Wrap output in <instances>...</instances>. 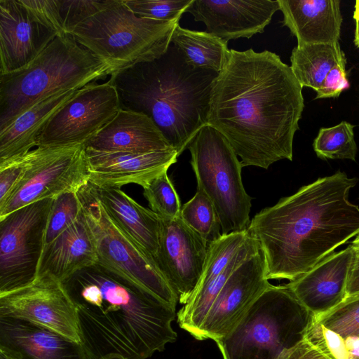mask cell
Instances as JSON below:
<instances>
[{"instance_id":"obj_1","label":"cell","mask_w":359,"mask_h":359,"mask_svg":"<svg viewBox=\"0 0 359 359\" xmlns=\"http://www.w3.org/2000/svg\"><path fill=\"white\" fill-rule=\"evenodd\" d=\"M304 107L302 87L279 55L230 49L212 83L208 125L225 137L243 167L268 169L292 161Z\"/></svg>"},{"instance_id":"obj_2","label":"cell","mask_w":359,"mask_h":359,"mask_svg":"<svg viewBox=\"0 0 359 359\" xmlns=\"http://www.w3.org/2000/svg\"><path fill=\"white\" fill-rule=\"evenodd\" d=\"M358 181L339 170L253 217L248 231L264 252L269 280L297 279L359 234V207L348 200Z\"/></svg>"},{"instance_id":"obj_3","label":"cell","mask_w":359,"mask_h":359,"mask_svg":"<svg viewBox=\"0 0 359 359\" xmlns=\"http://www.w3.org/2000/svg\"><path fill=\"white\" fill-rule=\"evenodd\" d=\"M89 359H147L177 334L176 307L95 264L62 282Z\"/></svg>"},{"instance_id":"obj_4","label":"cell","mask_w":359,"mask_h":359,"mask_svg":"<svg viewBox=\"0 0 359 359\" xmlns=\"http://www.w3.org/2000/svg\"><path fill=\"white\" fill-rule=\"evenodd\" d=\"M218 72L194 67L172 43L155 60L110 76L120 106L148 116L180 156L208 124L212 83Z\"/></svg>"},{"instance_id":"obj_5","label":"cell","mask_w":359,"mask_h":359,"mask_svg":"<svg viewBox=\"0 0 359 359\" xmlns=\"http://www.w3.org/2000/svg\"><path fill=\"white\" fill-rule=\"evenodd\" d=\"M108 76L109 66L70 34L57 36L27 67L0 75V130L39 101Z\"/></svg>"},{"instance_id":"obj_6","label":"cell","mask_w":359,"mask_h":359,"mask_svg":"<svg viewBox=\"0 0 359 359\" xmlns=\"http://www.w3.org/2000/svg\"><path fill=\"white\" fill-rule=\"evenodd\" d=\"M179 20L141 18L123 0H113L109 6L79 25L70 35L107 64L113 76L163 55L171 43Z\"/></svg>"},{"instance_id":"obj_7","label":"cell","mask_w":359,"mask_h":359,"mask_svg":"<svg viewBox=\"0 0 359 359\" xmlns=\"http://www.w3.org/2000/svg\"><path fill=\"white\" fill-rule=\"evenodd\" d=\"M313 317L287 285H271L216 344L223 359H279L304 339Z\"/></svg>"},{"instance_id":"obj_8","label":"cell","mask_w":359,"mask_h":359,"mask_svg":"<svg viewBox=\"0 0 359 359\" xmlns=\"http://www.w3.org/2000/svg\"><path fill=\"white\" fill-rule=\"evenodd\" d=\"M197 188L210 199L218 215L222 235L247 230L251 197L243 184V165L225 137L205 125L188 146Z\"/></svg>"},{"instance_id":"obj_9","label":"cell","mask_w":359,"mask_h":359,"mask_svg":"<svg viewBox=\"0 0 359 359\" xmlns=\"http://www.w3.org/2000/svg\"><path fill=\"white\" fill-rule=\"evenodd\" d=\"M90 229L96 265L130 284L144 288L176 307L179 297L155 261L129 238L107 213L90 182L77 191Z\"/></svg>"},{"instance_id":"obj_10","label":"cell","mask_w":359,"mask_h":359,"mask_svg":"<svg viewBox=\"0 0 359 359\" xmlns=\"http://www.w3.org/2000/svg\"><path fill=\"white\" fill-rule=\"evenodd\" d=\"M53 201H39L0 218V294L36 278Z\"/></svg>"},{"instance_id":"obj_11","label":"cell","mask_w":359,"mask_h":359,"mask_svg":"<svg viewBox=\"0 0 359 359\" xmlns=\"http://www.w3.org/2000/svg\"><path fill=\"white\" fill-rule=\"evenodd\" d=\"M31 165L6 201L0 218L32 203L71 191L89 182L83 144L32 149Z\"/></svg>"},{"instance_id":"obj_12","label":"cell","mask_w":359,"mask_h":359,"mask_svg":"<svg viewBox=\"0 0 359 359\" xmlns=\"http://www.w3.org/2000/svg\"><path fill=\"white\" fill-rule=\"evenodd\" d=\"M120 109L118 94L110 78L102 83H90L53 115L39 137L37 147L83 144Z\"/></svg>"},{"instance_id":"obj_13","label":"cell","mask_w":359,"mask_h":359,"mask_svg":"<svg viewBox=\"0 0 359 359\" xmlns=\"http://www.w3.org/2000/svg\"><path fill=\"white\" fill-rule=\"evenodd\" d=\"M0 316L26 319L81 342L75 306L63 283L48 274L0 294Z\"/></svg>"},{"instance_id":"obj_14","label":"cell","mask_w":359,"mask_h":359,"mask_svg":"<svg viewBox=\"0 0 359 359\" xmlns=\"http://www.w3.org/2000/svg\"><path fill=\"white\" fill-rule=\"evenodd\" d=\"M271 285L260 249L230 275L208 311L196 339H210L216 342L226 337Z\"/></svg>"},{"instance_id":"obj_15","label":"cell","mask_w":359,"mask_h":359,"mask_svg":"<svg viewBox=\"0 0 359 359\" xmlns=\"http://www.w3.org/2000/svg\"><path fill=\"white\" fill-rule=\"evenodd\" d=\"M208 246L203 238L181 217H161L156 263L182 304L187 303L201 278Z\"/></svg>"},{"instance_id":"obj_16","label":"cell","mask_w":359,"mask_h":359,"mask_svg":"<svg viewBox=\"0 0 359 359\" xmlns=\"http://www.w3.org/2000/svg\"><path fill=\"white\" fill-rule=\"evenodd\" d=\"M57 36L20 0H0V75L27 67Z\"/></svg>"},{"instance_id":"obj_17","label":"cell","mask_w":359,"mask_h":359,"mask_svg":"<svg viewBox=\"0 0 359 359\" xmlns=\"http://www.w3.org/2000/svg\"><path fill=\"white\" fill-rule=\"evenodd\" d=\"M179 156L173 149L135 154L100 151L85 147L89 182L98 188H121L134 184L145 188L167 172Z\"/></svg>"},{"instance_id":"obj_18","label":"cell","mask_w":359,"mask_h":359,"mask_svg":"<svg viewBox=\"0 0 359 359\" xmlns=\"http://www.w3.org/2000/svg\"><path fill=\"white\" fill-rule=\"evenodd\" d=\"M278 10V0H193L185 13L203 22L206 32L228 43L263 33Z\"/></svg>"},{"instance_id":"obj_19","label":"cell","mask_w":359,"mask_h":359,"mask_svg":"<svg viewBox=\"0 0 359 359\" xmlns=\"http://www.w3.org/2000/svg\"><path fill=\"white\" fill-rule=\"evenodd\" d=\"M0 352L8 359H89L81 342L11 316H0Z\"/></svg>"},{"instance_id":"obj_20","label":"cell","mask_w":359,"mask_h":359,"mask_svg":"<svg viewBox=\"0 0 359 359\" xmlns=\"http://www.w3.org/2000/svg\"><path fill=\"white\" fill-rule=\"evenodd\" d=\"M355 252L356 248L351 244L286 285L313 316L325 313L346 299L348 277Z\"/></svg>"},{"instance_id":"obj_21","label":"cell","mask_w":359,"mask_h":359,"mask_svg":"<svg viewBox=\"0 0 359 359\" xmlns=\"http://www.w3.org/2000/svg\"><path fill=\"white\" fill-rule=\"evenodd\" d=\"M83 144L86 148L100 151L135 154L172 149L148 116L121 108L108 123Z\"/></svg>"},{"instance_id":"obj_22","label":"cell","mask_w":359,"mask_h":359,"mask_svg":"<svg viewBox=\"0 0 359 359\" xmlns=\"http://www.w3.org/2000/svg\"><path fill=\"white\" fill-rule=\"evenodd\" d=\"M283 25L297 46L339 42L342 16L339 0H278Z\"/></svg>"},{"instance_id":"obj_23","label":"cell","mask_w":359,"mask_h":359,"mask_svg":"<svg viewBox=\"0 0 359 359\" xmlns=\"http://www.w3.org/2000/svg\"><path fill=\"white\" fill-rule=\"evenodd\" d=\"M96 262L93 238L82 211L72 226L44 248L38 276L48 274L64 282Z\"/></svg>"},{"instance_id":"obj_24","label":"cell","mask_w":359,"mask_h":359,"mask_svg":"<svg viewBox=\"0 0 359 359\" xmlns=\"http://www.w3.org/2000/svg\"><path fill=\"white\" fill-rule=\"evenodd\" d=\"M95 187L102 204L116 225L156 262L161 217L119 188Z\"/></svg>"},{"instance_id":"obj_25","label":"cell","mask_w":359,"mask_h":359,"mask_svg":"<svg viewBox=\"0 0 359 359\" xmlns=\"http://www.w3.org/2000/svg\"><path fill=\"white\" fill-rule=\"evenodd\" d=\"M80 89L56 93L33 104L0 130V166L37 147L39 137L53 115Z\"/></svg>"},{"instance_id":"obj_26","label":"cell","mask_w":359,"mask_h":359,"mask_svg":"<svg viewBox=\"0 0 359 359\" xmlns=\"http://www.w3.org/2000/svg\"><path fill=\"white\" fill-rule=\"evenodd\" d=\"M260 249L259 242L250 234L225 271L204 286L194 290L177 313L180 327L196 339L208 311L230 275L248 257Z\"/></svg>"},{"instance_id":"obj_27","label":"cell","mask_w":359,"mask_h":359,"mask_svg":"<svg viewBox=\"0 0 359 359\" xmlns=\"http://www.w3.org/2000/svg\"><path fill=\"white\" fill-rule=\"evenodd\" d=\"M290 62V68L302 87L317 91L334 67L346 65V57L339 42L307 44L293 48Z\"/></svg>"},{"instance_id":"obj_28","label":"cell","mask_w":359,"mask_h":359,"mask_svg":"<svg viewBox=\"0 0 359 359\" xmlns=\"http://www.w3.org/2000/svg\"><path fill=\"white\" fill-rule=\"evenodd\" d=\"M171 43L182 52L189 65L218 73L226 65L230 51L228 43L217 36L179 25L173 32Z\"/></svg>"},{"instance_id":"obj_29","label":"cell","mask_w":359,"mask_h":359,"mask_svg":"<svg viewBox=\"0 0 359 359\" xmlns=\"http://www.w3.org/2000/svg\"><path fill=\"white\" fill-rule=\"evenodd\" d=\"M181 218L208 245L222 236L220 221L215 206L199 188H197L195 195L182 206Z\"/></svg>"},{"instance_id":"obj_30","label":"cell","mask_w":359,"mask_h":359,"mask_svg":"<svg viewBox=\"0 0 359 359\" xmlns=\"http://www.w3.org/2000/svg\"><path fill=\"white\" fill-rule=\"evenodd\" d=\"M354 126L348 122L321 128L313 144L314 151L321 159L355 161L358 151L354 138Z\"/></svg>"},{"instance_id":"obj_31","label":"cell","mask_w":359,"mask_h":359,"mask_svg":"<svg viewBox=\"0 0 359 359\" xmlns=\"http://www.w3.org/2000/svg\"><path fill=\"white\" fill-rule=\"evenodd\" d=\"M82 205L77 191L62 193L53 198L46 231L44 248L80 217Z\"/></svg>"},{"instance_id":"obj_32","label":"cell","mask_w":359,"mask_h":359,"mask_svg":"<svg viewBox=\"0 0 359 359\" xmlns=\"http://www.w3.org/2000/svg\"><path fill=\"white\" fill-rule=\"evenodd\" d=\"M150 210L164 219L181 217L182 205L173 184L164 172L143 189Z\"/></svg>"},{"instance_id":"obj_33","label":"cell","mask_w":359,"mask_h":359,"mask_svg":"<svg viewBox=\"0 0 359 359\" xmlns=\"http://www.w3.org/2000/svg\"><path fill=\"white\" fill-rule=\"evenodd\" d=\"M325 327L343 338L359 337V294L346 297L330 311L313 316Z\"/></svg>"},{"instance_id":"obj_34","label":"cell","mask_w":359,"mask_h":359,"mask_svg":"<svg viewBox=\"0 0 359 359\" xmlns=\"http://www.w3.org/2000/svg\"><path fill=\"white\" fill-rule=\"evenodd\" d=\"M123 1L139 17L160 21H172L181 18L193 0Z\"/></svg>"},{"instance_id":"obj_35","label":"cell","mask_w":359,"mask_h":359,"mask_svg":"<svg viewBox=\"0 0 359 359\" xmlns=\"http://www.w3.org/2000/svg\"><path fill=\"white\" fill-rule=\"evenodd\" d=\"M304 338L329 359H350L345 339L318 322L314 316Z\"/></svg>"},{"instance_id":"obj_36","label":"cell","mask_w":359,"mask_h":359,"mask_svg":"<svg viewBox=\"0 0 359 359\" xmlns=\"http://www.w3.org/2000/svg\"><path fill=\"white\" fill-rule=\"evenodd\" d=\"M113 0H59V10L65 32L70 34L81 23L105 8Z\"/></svg>"},{"instance_id":"obj_37","label":"cell","mask_w":359,"mask_h":359,"mask_svg":"<svg viewBox=\"0 0 359 359\" xmlns=\"http://www.w3.org/2000/svg\"><path fill=\"white\" fill-rule=\"evenodd\" d=\"M32 158V150L27 154L0 166V205L10 196L29 169Z\"/></svg>"},{"instance_id":"obj_38","label":"cell","mask_w":359,"mask_h":359,"mask_svg":"<svg viewBox=\"0 0 359 359\" xmlns=\"http://www.w3.org/2000/svg\"><path fill=\"white\" fill-rule=\"evenodd\" d=\"M20 1L39 20L55 32L57 36L67 34L61 21L59 0Z\"/></svg>"},{"instance_id":"obj_39","label":"cell","mask_w":359,"mask_h":359,"mask_svg":"<svg viewBox=\"0 0 359 359\" xmlns=\"http://www.w3.org/2000/svg\"><path fill=\"white\" fill-rule=\"evenodd\" d=\"M345 67L346 65H338L328 72L316 91L315 99L337 97L343 90L349 87Z\"/></svg>"},{"instance_id":"obj_40","label":"cell","mask_w":359,"mask_h":359,"mask_svg":"<svg viewBox=\"0 0 359 359\" xmlns=\"http://www.w3.org/2000/svg\"><path fill=\"white\" fill-rule=\"evenodd\" d=\"M279 359H329L305 338L292 348L285 351Z\"/></svg>"},{"instance_id":"obj_41","label":"cell","mask_w":359,"mask_h":359,"mask_svg":"<svg viewBox=\"0 0 359 359\" xmlns=\"http://www.w3.org/2000/svg\"><path fill=\"white\" fill-rule=\"evenodd\" d=\"M359 294V250L356 252L351 264L346 286V297Z\"/></svg>"},{"instance_id":"obj_42","label":"cell","mask_w":359,"mask_h":359,"mask_svg":"<svg viewBox=\"0 0 359 359\" xmlns=\"http://www.w3.org/2000/svg\"><path fill=\"white\" fill-rule=\"evenodd\" d=\"M345 342L350 359H359V337H346Z\"/></svg>"},{"instance_id":"obj_43","label":"cell","mask_w":359,"mask_h":359,"mask_svg":"<svg viewBox=\"0 0 359 359\" xmlns=\"http://www.w3.org/2000/svg\"><path fill=\"white\" fill-rule=\"evenodd\" d=\"M354 43H355V45L358 48H359V19L355 20Z\"/></svg>"},{"instance_id":"obj_44","label":"cell","mask_w":359,"mask_h":359,"mask_svg":"<svg viewBox=\"0 0 359 359\" xmlns=\"http://www.w3.org/2000/svg\"><path fill=\"white\" fill-rule=\"evenodd\" d=\"M353 19L355 20L359 19V0H357L355 4V9L353 12Z\"/></svg>"},{"instance_id":"obj_45","label":"cell","mask_w":359,"mask_h":359,"mask_svg":"<svg viewBox=\"0 0 359 359\" xmlns=\"http://www.w3.org/2000/svg\"><path fill=\"white\" fill-rule=\"evenodd\" d=\"M352 245L359 250V234L356 236L355 238L351 242Z\"/></svg>"},{"instance_id":"obj_46","label":"cell","mask_w":359,"mask_h":359,"mask_svg":"<svg viewBox=\"0 0 359 359\" xmlns=\"http://www.w3.org/2000/svg\"><path fill=\"white\" fill-rule=\"evenodd\" d=\"M0 359H8L4 353L0 352Z\"/></svg>"}]
</instances>
